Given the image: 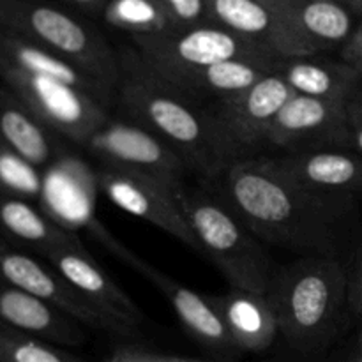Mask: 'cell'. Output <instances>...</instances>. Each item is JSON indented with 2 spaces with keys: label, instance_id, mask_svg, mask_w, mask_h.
Listing matches in <instances>:
<instances>
[{
  "label": "cell",
  "instance_id": "6da1fadb",
  "mask_svg": "<svg viewBox=\"0 0 362 362\" xmlns=\"http://www.w3.org/2000/svg\"><path fill=\"white\" fill-rule=\"evenodd\" d=\"M212 182L262 243L292 250L327 255L354 207L352 198L300 186L265 156L235 163Z\"/></svg>",
  "mask_w": 362,
  "mask_h": 362
},
{
  "label": "cell",
  "instance_id": "7a4b0ae2",
  "mask_svg": "<svg viewBox=\"0 0 362 362\" xmlns=\"http://www.w3.org/2000/svg\"><path fill=\"white\" fill-rule=\"evenodd\" d=\"M120 76L115 99L124 119H129L172 145L189 172L216 180L223 175L214 151L204 106L156 73L140 53L131 48L119 52Z\"/></svg>",
  "mask_w": 362,
  "mask_h": 362
},
{
  "label": "cell",
  "instance_id": "3957f363",
  "mask_svg": "<svg viewBox=\"0 0 362 362\" xmlns=\"http://www.w3.org/2000/svg\"><path fill=\"white\" fill-rule=\"evenodd\" d=\"M267 296L279 334L297 352L313 354L334 336L349 299V276L329 255L304 257L274 271Z\"/></svg>",
  "mask_w": 362,
  "mask_h": 362
},
{
  "label": "cell",
  "instance_id": "277c9868",
  "mask_svg": "<svg viewBox=\"0 0 362 362\" xmlns=\"http://www.w3.org/2000/svg\"><path fill=\"white\" fill-rule=\"evenodd\" d=\"M179 200L202 253L211 258L230 288L267 293L274 274L271 258L228 202L214 189L187 186L179 189Z\"/></svg>",
  "mask_w": 362,
  "mask_h": 362
},
{
  "label": "cell",
  "instance_id": "5b68a950",
  "mask_svg": "<svg viewBox=\"0 0 362 362\" xmlns=\"http://www.w3.org/2000/svg\"><path fill=\"white\" fill-rule=\"evenodd\" d=\"M0 28L64 57L117 90L119 53L98 30L60 7L45 0H0Z\"/></svg>",
  "mask_w": 362,
  "mask_h": 362
},
{
  "label": "cell",
  "instance_id": "8992f818",
  "mask_svg": "<svg viewBox=\"0 0 362 362\" xmlns=\"http://www.w3.org/2000/svg\"><path fill=\"white\" fill-rule=\"evenodd\" d=\"M292 95L285 80L271 73L235 98L204 106L223 173L235 163L258 158L276 115Z\"/></svg>",
  "mask_w": 362,
  "mask_h": 362
},
{
  "label": "cell",
  "instance_id": "52a82bcc",
  "mask_svg": "<svg viewBox=\"0 0 362 362\" xmlns=\"http://www.w3.org/2000/svg\"><path fill=\"white\" fill-rule=\"evenodd\" d=\"M133 48L141 59L163 78H173L189 71L233 59L278 62L279 57L260 42L216 27L200 25L184 32H168L158 35H136Z\"/></svg>",
  "mask_w": 362,
  "mask_h": 362
},
{
  "label": "cell",
  "instance_id": "ba28073f",
  "mask_svg": "<svg viewBox=\"0 0 362 362\" xmlns=\"http://www.w3.org/2000/svg\"><path fill=\"white\" fill-rule=\"evenodd\" d=\"M0 80L48 129L81 147L110 119L98 99L52 78L0 66Z\"/></svg>",
  "mask_w": 362,
  "mask_h": 362
},
{
  "label": "cell",
  "instance_id": "9c48e42d",
  "mask_svg": "<svg viewBox=\"0 0 362 362\" xmlns=\"http://www.w3.org/2000/svg\"><path fill=\"white\" fill-rule=\"evenodd\" d=\"M87 232L94 235L113 257H117L120 262H124L131 269L145 276L166 297V300L173 308L180 325L186 329L187 334L197 339L202 346L214 352L216 356L225 357V359H230V357L240 354L237 350L235 343H233L232 336H230L228 329H226L225 322H223L218 310L209 299V296H202V293L187 288L182 283L175 281L173 278L166 276L165 272L156 269L154 265L145 262L144 258L134 255L129 247L119 243L95 219L87 226Z\"/></svg>",
  "mask_w": 362,
  "mask_h": 362
},
{
  "label": "cell",
  "instance_id": "30bf717a",
  "mask_svg": "<svg viewBox=\"0 0 362 362\" xmlns=\"http://www.w3.org/2000/svg\"><path fill=\"white\" fill-rule=\"evenodd\" d=\"M87 148L101 166L129 170L180 189L189 172L182 156L163 138L129 119L110 117L90 136Z\"/></svg>",
  "mask_w": 362,
  "mask_h": 362
},
{
  "label": "cell",
  "instance_id": "8fae6325",
  "mask_svg": "<svg viewBox=\"0 0 362 362\" xmlns=\"http://www.w3.org/2000/svg\"><path fill=\"white\" fill-rule=\"evenodd\" d=\"M276 21L272 52L279 59L317 57L345 45L354 32L349 7L338 0H260Z\"/></svg>",
  "mask_w": 362,
  "mask_h": 362
},
{
  "label": "cell",
  "instance_id": "7c38bea8",
  "mask_svg": "<svg viewBox=\"0 0 362 362\" xmlns=\"http://www.w3.org/2000/svg\"><path fill=\"white\" fill-rule=\"evenodd\" d=\"M0 281L39 297L62 313L73 317L85 327L120 336H129L134 332L133 327L92 304L48 262H41L32 255L13 250L2 240H0Z\"/></svg>",
  "mask_w": 362,
  "mask_h": 362
},
{
  "label": "cell",
  "instance_id": "4fadbf2b",
  "mask_svg": "<svg viewBox=\"0 0 362 362\" xmlns=\"http://www.w3.org/2000/svg\"><path fill=\"white\" fill-rule=\"evenodd\" d=\"M95 177L99 189L113 205L202 253L200 244L180 207L179 189L154 177L113 166H99Z\"/></svg>",
  "mask_w": 362,
  "mask_h": 362
},
{
  "label": "cell",
  "instance_id": "5bb4252c",
  "mask_svg": "<svg viewBox=\"0 0 362 362\" xmlns=\"http://www.w3.org/2000/svg\"><path fill=\"white\" fill-rule=\"evenodd\" d=\"M346 103L293 94L272 122L267 145L285 154L349 148Z\"/></svg>",
  "mask_w": 362,
  "mask_h": 362
},
{
  "label": "cell",
  "instance_id": "9a60e30c",
  "mask_svg": "<svg viewBox=\"0 0 362 362\" xmlns=\"http://www.w3.org/2000/svg\"><path fill=\"white\" fill-rule=\"evenodd\" d=\"M276 168L317 193L352 198L362 194V154L352 148L283 154L271 158Z\"/></svg>",
  "mask_w": 362,
  "mask_h": 362
},
{
  "label": "cell",
  "instance_id": "2e32d148",
  "mask_svg": "<svg viewBox=\"0 0 362 362\" xmlns=\"http://www.w3.org/2000/svg\"><path fill=\"white\" fill-rule=\"evenodd\" d=\"M45 260L99 310L119 318L136 331L144 320V313L136 303L99 267L98 262L85 250L83 243L52 251L46 255Z\"/></svg>",
  "mask_w": 362,
  "mask_h": 362
},
{
  "label": "cell",
  "instance_id": "e0dca14e",
  "mask_svg": "<svg viewBox=\"0 0 362 362\" xmlns=\"http://www.w3.org/2000/svg\"><path fill=\"white\" fill-rule=\"evenodd\" d=\"M0 324L49 345L78 346L85 341L80 322L39 297L0 281Z\"/></svg>",
  "mask_w": 362,
  "mask_h": 362
},
{
  "label": "cell",
  "instance_id": "ac0fdd59",
  "mask_svg": "<svg viewBox=\"0 0 362 362\" xmlns=\"http://www.w3.org/2000/svg\"><path fill=\"white\" fill-rule=\"evenodd\" d=\"M0 66H9L28 74L52 78L92 95L106 108H110L115 99L113 88L92 78L73 62L4 28H0Z\"/></svg>",
  "mask_w": 362,
  "mask_h": 362
},
{
  "label": "cell",
  "instance_id": "d6986e66",
  "mask_svg": "<svg viewBox=\"0 0 362 362\" xmlns=\"http://www.w3.org/2000/svg\"><path fill=\"white\" fill-rule=\"evenodd\" d=\"M209 299L239 352H265L279 336L278 318L267 293L230 288L226 293H212Z\"/></svg>",
  "mask_w": 362,
  "mask_h": 362
},
{
  "label": "cell",
  "instance_id": "ffe728a7",
  "mask_svg": "<svg viewBox=\"0 0 362 362\" xmlns=\"http://www.w3.org/2000/svg\"><path fill=\"white\" fill-rule=\"evenodd\" d=\"M85 166L73 159H57L42 182L41 200L45 212L64 228L74 232L76 226L87 228L92 221L94 209V189L98 177L88 180Z\"/></svg>",
  "mask_w": 362,
  "mask_h": 362
},
{
  "label": "cell",
  "instance_id": "44dd1931",
  "mask_svg": "<svg viewBox=\"0 0 362 362\" xmlns=\"http://www.w3.org/2000/svg\"><path fill=\"white\" fill-rule=\"evenodd\" d=\"M278 62L233 59L189 71L173 78H165L193 101H225L253 87L267 74L274 73Z\"/></svg>",
  "mask_w": 362,
  "mask_h": 362
},
{
  "label": "cell",
  "instance_id": "7402d4cb",
  "mask_svg": "<svg viewBox=\"0 0 362 362\" xmlns=\"http://www.w3.org/2000/svg\"><path fill=\"white\" fill-rule=\"evenodd\" d=\"M274 73L285 80L293 94L336 103L349 101L362 83L361 74L349 64L318 59V55L279 59Z\"/></svg>",
  "mask_w": 362,
  "mask_h": 362
},
{
  "label": "cell",
  "instance_id": "603a6c76",
  "mask_svg": "<svg viewBox=\"0 0 362 362\" xmlns=\"http://www.w3.org/2000/svg\"><path fill=\"white\" fill-rule=\"evenodd\" d=\"M0 141L34 163L37 168L60 158L55 133L45 126L6 85H0Z\"/></svg>",
  "mask_w": 362,
  "mask_h": 362
},
{
  "label": "cell",
  "instance_id": "cb8c5ba5",
  "mask_svg": "<svg viewBox=\"0 0 362 362\" xmlns=\"http://www.w3.org/2000/svg\"><path fill=\"white\" fill-rule=\"evenodd\" d=\"M0 232L37 251L42 258L60 247L81 244L78 233L53 221L32 202L0 194Z\"/></svg>",
  "mask_w": 362,
  "mask_h": 362
},
{
  "label": "cell",
  "instance_id": "d4e9b609",
  "mask_svg": "<svg viewBox=\"0 0 362 362\" xmlns=\"http://www.w3.org/2000/svg\"><path fill=\"white\" fill-rule=\"evenodd\" d=\"M209 23L272 49L276 21L260 0H205Z\"/></svg>",
  "mask_w": 362,
  "mask_h": 362
},
{
  "label": "cell",
  "instance_id": "484cf974",
  "mask_svg": "<svg viewBox=\"0 0 362 362\" xmlns=\"http://www.w3.org/2000/svg\"><path fill=\"white\" fill-rule=\"evenodd\" d=\"M103 18L110 27L136 35H158L172 32L168 20L156 0H108Z\"/></svg>",
  "mask_w": 362,
  "mask_h": 362
},
{
  "label": "cell",
  "instance_id": "4316f807",
  "mask_svg": "<svg viewBox=\"0 0 362 362\" xmlns=\"http://www.w3.org/2000/svg\"><path fill=\"white\" fill-rule=\"evenodd\" d=\"M42 182L41 168L0 141V194L34 202L41 198Z\"/></svg>",
  "mask_w": 362,
  "mask_h": 362
},
{
  "label": "cell",
  "instance_id": "83f0119b",
  "mask_svg": "<svg viewBox=\"0 0 362 362\" xmlns=\"http://www.w3.org/2000/svg\"><path fill=\"white\" fill-rule=\"evenodd\" d=\"M0 362H81L55 345L0 324Z\"/></svg>",
  "mask_w": 362,
  "mask_h": 362
},
{
  "label": "cell",
  "instance_id": "f1b7e54d",
  "mask_svg": "<svg viewBox=\"0 0 362 362\" xmlns=\"http://www.w3.org/2000/svg\"><path fill=\"white\" fill-rule=\"evenodd\" d=\"M168 20L172 32H184L197 28L207 21L205 0H156Z\"/></svg>",
  "mask_w": 362,
  "mask_h": 362
},
{
  "label": "cell",
  "instance_id": "f546056e",
  "mask_svg": "<svg viewBox=\"0 0 362 362\" xmlns=\"http://www.w3.org/2000/svg\"><path fill=\"white\" fill-rule=\"evenodd\" d=\"M346 127L349 148L362 154V87L357 88L346 101Z\"/></svg>",
  "mask_w": 362,
  "mask_h": 362
},
{
  "label": "cell",
  "instance_id": "4dcf8cb0",
  "mask_svg": "<svg viewBox=\"0 0 362 362\" xmlns=\"http://www.w3.org/2000/svg\"><path fill=\"white\" fill-rule=\"evenodd\" d=\"M343 62L349 64L352 69H356L362 78V23L354 28L350 37L346 39L341 48Z\"/></svg>",
  "mask_w": 362,
  "mask_h": 362
},
{
  "label": "cell",
  "instance_id": "1f68e13d",
  "mask_svg": "<svg viewBox=\"0 0 362 362\" xmlns=\"http://www.w3.org/2000/svg\"><path fill=\"white\" fill-rule=\"evenodd\" d=\"M349 303L354 313L362 322V246L356 265H354V272L349 276Z\"/></svg>",
  "mask_w": 362,
  "mask_h": 362
},
{
  "label": "cell",
  "instance_id": "d6a6232c",
  "mask_svg": "<svg viewBox=\"0 0 362 362\" xmlns=\"http://www.w3.org/2000/svg\"><path fill=\"white\" fill-rule=\"evenodd\" d=\"M117 352L127 362H172L170 361V356L151 352V350L140 349V346H122Z\"/></svg>",
  "mask_w": 362,
  "mask_h": 362
},
{
  "label": "cell",
  "instance_id": "836d02e7",
  "mask_svg": "<svg viewBox=\"0 0 362 362\" xmlns=\"http://www.w3.org/2000/svg\"><path fill=\"white\" fill-rule=\"evenodd\" d=\"M60 2L78 7L81 11H87V13H103L108 0H60Z\"/></svg>",
  "mask_w": 362,
  "mask_h": 362
},
{
  "label": "cell",
  "instance_id": "e575fe53",
  "mask_svg": "<svg viewBox=\"0 0 362 362\" xmlns=\"http://www.w3.org/2000/svg\"><path fill=\"white\" fill-rule=\"evenodd\" d=\"M338 2H341L343 6L349 7V9H352V11H356V13L362 14V0H338Z\"/></svg>",
  "mask_w": 362,
  "mask_h": 362
},
{
  "label": "cell",
  "instance_id": "d590c367",
  "mask_svg": "<svg viewBox=\"0 0 362 362\" xmlns=\"http://www.w3.org/2000/svg\"><path fill=\"white\" fill-rule=\"evenodd\" d=\"M343 362H362V349H361V346L356 345L354 352L349 354V356L343 359Z\"/></svg>",
  "mask_w": 362,
  "mask_h": 362
},
{
  "label": "cell",
  "instance_id": "8d00e7d4",
  "mask_svg": "<svg viewBox=\"0 0 362 362\" xmlns=\"http://www.w3.org/2000/svg\"><path fill=\"white\" fill-rule=\"evenodd\" d=\"M170 361H172V362H207V361L189 359V357H177V356H170Z\"/></svg>",
  "mask_w": 362,
  "mask_h": 362
},
{
  "label": "cell",
  "instance_id": "74e56055",
  "mask_svg": "<svg viewBox=\"0 0 362 362\" xmlns=\"http://www.w3.org/2000/svg\"><path fill=\"white\" fill-rule=\"evenodd\" d=\"M105 362H127L126 359H124V357L122 356H120V354L119 352H117V350H115V352H113L112 354V356H110L108 357V359H106Z\"/></svg>",
  "mask_w": 362,
  "mask_h": 362
},
{
  "label": "cell",
  "instance_id": "f35d334b",
  "mask_svg": "<svg viewBox=\"0 0 362 362\" xmlns=\"http://www.w3.org/2000/svg\"><path fill=\"white\" fill-rule=\"evenodd\" d=\"M357 345H359L361 349H362V329H361V332H359V339H357Z\"/></svg>",
  "mask_w": 362,
  "mask_h": 362
}]
</instances>
